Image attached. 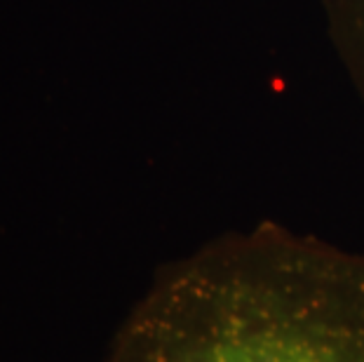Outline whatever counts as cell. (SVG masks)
<instances>
[{
    "mask_svg": "<svg viewBox=\"0 0 364 362\" xmlns=\"http://www.w3.org/2000/svg\"><path fill=\"white\" fill-rule=\"evenodd\" d=\"M104 362H364V250L226 230L160 268Z\"/></svg>",
    "mask_w": 364,
    "mask_h": 362,
    "instance_id": "cell-1",
    "label": "cell"
},
{
    "mask_svg": "<svg viewBox=\"0 0 364 362\" xmlns=\"http://www.w3.org/2000/svg\"><path fill=\"white\" fill-rule=\"evenodd\" d=\"M327 38L364 104V0H322Z\"/></svg>",
    "mask_w": 364,
    "mask_h": 362,
    "instance_id": "cell-2",
    "label": "cell"
}]
</instances>
